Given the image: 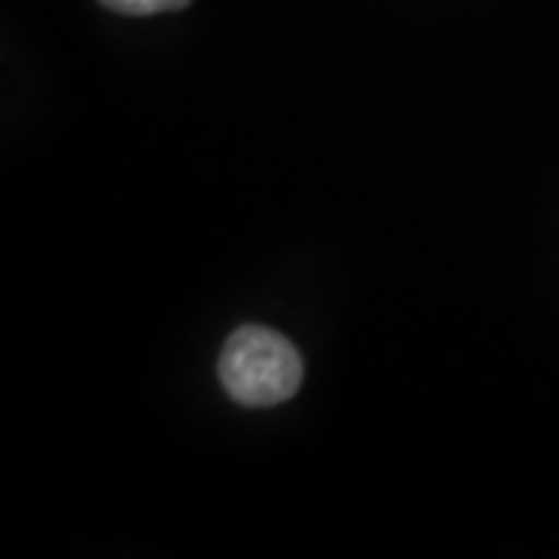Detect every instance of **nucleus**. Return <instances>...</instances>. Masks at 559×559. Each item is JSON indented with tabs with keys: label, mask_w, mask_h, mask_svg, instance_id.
<instances>
[{
	"label": "nucleus",
	"mask_w": 559,
	"mask_h": 559,
	"mask_svg": "<svg viewBox=\"0 0 559 559\" xmlns=\"http://www.w3.org/2000/svg\"><path fill=\"white\" fill-rule=\"evenodd\" d=\"M100 3L112 13H121V16H156V13L183 10L193 0H100Z\"/></svg>",
	"instance_id": "obj_2"
},
{
	"label": "nucleus",
	"mask_w": 559,
	"mask_h": 559,
	"mask_svg": "<svg viewBox=\"0 0 559 559\" xmlns=\"http://www.w3.org/2000/svg\"><path fill=\"white\" fill-rule=\"evenodd\" d=\"M224 392L242 407H274L299 392L305 367L289 340L267 326H240L218 360Z\"/></svg>",
	"instance_id": "obj_1"
}]
</instances>
